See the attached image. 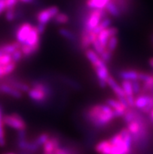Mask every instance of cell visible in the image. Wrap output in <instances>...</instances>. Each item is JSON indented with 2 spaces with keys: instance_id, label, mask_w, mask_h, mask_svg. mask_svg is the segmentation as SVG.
I'll list each match as a JSON object with an SVG mask.
<instances>
[{
  "instance_id": "cell-1",
  "label": "cell",
  "mask_w": 153,
  "mask_h": 154,
  "mask_svg": "<svg viewBox=\"0 0 153 154\" xmlns=\"http://www.w3.org/2000/svg\"><path fill=\"white\" fill-rule=\"evenodd\" d=\"M134 148L133 139L127 128L110 137L100 141L95 149L99 154H131Z\"/></svg>"
},
{
  "instance_id": "cell-2",
  "label": "cell",
  "mask_w": 153,
  "mask_h": 154,
  "mask_svg": "<svg viewBox=\"0 0 153 154\" xmlns=\"http://www.w3.org/2000/svg\"><path fill=\"white\" fill-rule=\"evenodd\" d=\"M84 117L87 123L97 129L106 127L116 118L112 109L106 103L88 106L84 113Z\"/></svg>"
},
{
  "instance_id": "cell-3",
  "label": "cell",
  "mask_w": 153,
  "mask_h": 154,
  "mask_svg": "<svg viewBox=\"0 0 153 154\" xmlns=\"http://www.w3.org/2000/svg\"><path fill=\"white\" fill-rule=\"evenodd\" d=\"M109 17L105 10H91L83 20L82 31H93L104 18Z\"/></svg>"
},
{
  "instance_id": "cell-4",
  "label": "cell",
  "mask_w": 153,
  "mask_h": 154,
  "mask_svg": "<svg viewBox=\"0 0 153 154\" xmlns=\"http://www.w3.org/2000/svg\"><path fill=\"white\" fill-rule=\"evenodd\" d=\"M2 122L4 125L12 129H14L17 131L27 129L26 121L21 116L17 113L4 115L2 117Z\"/></svg>"
},
{
  "instance_id": "cell-5",
  "label": "cell",
  "mask_w": 153,
  "mask_h": 154,
  "mask_svg": "<svg viewBox=\"0 0 153 154\" xmlns=\"http://www.w3.org/2000/svg\"><path fill=\"white\" fill-rule=\"evenodd\" d=\"M59 13H60V10L56 6H52L43 9L36 14L37 23L47 26L52 20H53L55 17Z\"/></svg>"
},
{
  "instance_id": "cell-6",
  "label": "cell",
  "mask_w": 153,
  "mask_h": 154,
  "mask_svg": "<svg viewBox=\"0 0 153 154\" xmlns=\"http://www.w3.org/2000/svg\"><path fill=\"white\" fill-rule=\"evenodd\" d=\"M91 66L94 69V71H95V74H96L99 86L103 88H106L107 86V78L110 75L109 72L107 63H106L101 59L100 60L98 61L96 63H95Z\"/></svg>"
},
{
  "instance_id": "cell-7",
  "label": "cell",
  "mask_w": 153,
  "mask_h": 154,
  "mask_svg": "<svg viewBox=\"0 0 153 154\" xmlns=\"http://www.w3.org/2000/svg\"><path fill=\"white\" fill-rule=\"evenodd\" d=\"M33 26L29 22H24V23L20 24L17 28L15 31L16 41L22 45L25 43L26 39L29 36L31 30L33 28Z\"/></svg>"
},
{
  "instance_id": "cell-8",
  "label": "cell",
  "mask_w": 153,
  "mask_h": 154,
  "mask_svg": "<svg viewBox=\"0 0 153 154\" xmlns=\"http://www.w3.org/2000/svg\"><path fill=\"white\" fill-rule=\"evenodd\" d=\"M27 94L30 100H32L35 103L38 105H45L51 99L44 91L33 87H31Z\"/></svg>"
},
{
  "instance_id": "cell-9",
  "label": "cell",
  "mask_w": 153,
  "mask_h": 154,
  "mask_svg": "<svg viewBox=\"0 0 153 154\" xmlns=\"http://www.w3.org/2000/svg\"><path fill=\"white\" fill-rule=\"evenodd\" d=\"M106 104L108 105L112 109L116 118L123 117L124 113H126V111L128 109L127 106H124L117 99H112V98L107 99L106 101Z\"/></svg>"
},
{
  "instance_id": "cell-10",
  "label": "cell",
  "mask_w": 153,
  "mask_h": 154,
  "mask_svg": "<svg viewBox=\"0 0 153 154\" xmlns=\"http://www.w3.org/2000/svg\"><path fill=\"white\" fill-rule=\"evenodd\" d=\"M119 30L117 27H109L106 29L102 31L100 33L98 34L97 39L99 41V44L101 45L103 49H106V45L108 43L109 39L112 36L115 35H118Z\"/></svg>"
},
{
  "instance_id": "cell-11",
  "label": "cell",
  "mask_w": 153,
  "mask_h": 154,
  "mask_svg": "<svg viewBox=\"0 0 153 154\" xmlns=\"http://www.w3.org/2000/svg\"><path fill=\"white\" fill-rule=\"evenodd\" d=\"M62 144V140L57 135H50L49 139L42 146L41 154H54L56 149Z\"/></svg>"
},
{
  "instance_id": "cell-12",
  "label": "cell",
  "mask_w": 153,
  "mask_h": 154,
  "mask_svg": "<svg viewBox=\"0 0 153 154\" xmlns=\"http://www.w3.org/2000/svg\"><path fill=\"white\" fill-rule=\"evenodd\" d=\"M0 82L6 83V84L10 85L12 87H14V88L17 89L18 91L21 92L22 93H27V92L29 91L31 88V85L27 84L26 82H23L22 81H20L17 78H5L3 79H1Z\"/></svg>"
},
{
  "instance_id": "cell-13",
  "label": "cell",
  "mask_w": 153,
  "mask_h": 154,
  "mask_svg": "<svg viewBox=\"0 0 153 154\" xmlns=\"http://www.w3.org/2000/svg\"><path fill=\"white\" fill-rule=\"evenodd\" d=\"M106 84L111 88L112 92H114L116 96V99H119V100L126 99V96H125V94H124L122 87L113 77H112L111 75L109 76V78H107Z\"/></svg>"
},
{
  "instance_id": "cell-14",
  "label": "cell",
  "mask_w": 153,
  "mask_h": 154,
  "mask_svg": "<svg viewBox=\"0 0 153 154\" xmlns=\"http://www.w3.org/2000/svg\"><path fill=\"white\" fill-rule=\"evenodd\" d=\"M0 92L1 94H5L6 96H9L12 98L20 100L23 97V93L18 91L17 89L14 88L10 85L0 82Z\"/></svg>"
},
{
  "instance_id": "cell-15",
  "label": "cell",
  "mask_w": 153,
  "mask_h": 154,
  "mask_svg": "<svg viewBox=\"0 0 153 154\" xmlns=\"http://www.w3.org/2000/svg\"><path fill=\"white\" fill-rule=\"evenodd\" d=\"M151 102L150 94H139L134 98V108L136 109L141 110L145 109Z\"/></svg>"
},
{
  "instance_id": "cell-16",
  "label": "cell",
  "mask_w": 153,
  "mask_h": 154,
  "mask_svg": "<svg viewBox=\"0 0 153 154\" xmlns=\"http://www.w3.org/2000/svg\"><path fill=\"white\" fill-rule=\"evenodd\" d=\"M54 154H81L79 149L70 144H62L56 149Z\"/></svg>"
},
{
  "instance_id": "cell-17",
  "label": "cell",
  "mask_w": 153,
  "mask_h": 154,
  "mask_svg": "<svg viewBox=\"0 0 153 154\" xmlns=\"http://www.w3.org/2000/svg\"><path fill=\"white\" fill-rule=\"evenodd\" d=\"M118 75L121 80H127L130 82L138 81L139 71L135 70H122L119 72Z\"/></svg>"
},
{
  "instance_id": "cell-18",
  "label": "cell",
  "mask_w": 153,
  "mask_h": 154,
  "mask_svg": "<svg viewBox=\"0 0 153 154\" xmlns=\"http://www.w3.org/2000/svg\"><path fill=\"white\" fill-rule=\"evenodd\" d=\"M111 0H86V5L90 10H105Z\"/></svg>"
},
{
  "instance_id": "cell-19",
  "label": "cell",
  "mask_w": 153,
  "mask_h": 154,
  "mask_svg": "<svg viewBox=\"0 0 153 154\" xmlns=\"http://www.w3.org/2000/svg\"><path fill=\"white\" fill-rule=\"evenodd\" d=\"M105 10L109 16H111L115 18H119L122 14L113 0H111L110 2L107 4V6L105 8Z\"/></svg>"
},
{
  "instance_id": "cell-20",
  "label": "cell",
  "mask_w": 153,
  "mask_h": 154,
  "mask_svg": "<svg viewBox=\"0 0 153 154\" xmlns=\"http://www.w3.org/2000/svg\"><path fill=\"white\" fill-rule=\"evenodd\" d=\"M84 54H85L86 58H87V60L89 61L91 66L101 60V57H99L98 53L93 49H90V48L87 49L86 50H84Z\"/></svg>"
},
{
  "instance_id": "cell-21",
  "label": "cell",
  "mask_w": 153,
  "mask_h": 154,
  "mask_svg": "<svg viewBox=\"0 0 153 154\" xmlns=\"http://www.w3.org/2000/svg\"><path fill=\"white\" fill-rule=\"evenodd\" d=\"M59 34H60L63 38H64L65 39H66L67 41L70 42H76L77 41V38H76V35H74V33L73 31H70L67 28H64V27H60L59 29Z\"/></svg>"
},
{
  "instance_id": "cell-22",
  "label": "cell",
  "mask_w": 153,
  "mask_h": 154,
  "mask_svg": "<svg viewBox=\"0 0 153 154\" xmlns=\"http://www.w3.org/2000/svg\"><path fill=\"white\" fill-rule=\"evenodd\" d=\"M112 23V19L109 17H107L104 18V19H103V20L99 23V25L95 27V29H94L92 31H93L94 33L96 34V35H98V34L100 33L102 31L106 29V28H108V27H111Z\"/></svg>"
},
{
  "instance_id": "cell-23",
  "label": "cell",
  "mask_w": 153,
  "mask_h": 154,
  "mask_svg": "<svg viewBox=\"0 0 153 154\" xmlns=\"http://www.w3.org/2000/svg\"><path fill=\"white\" fill-rule=\"evenodd\" d=\"M60 81L62 82H63L66 85L70 86V88H74V89L75 90H79L81 88V86L80 83H78V82H76L74 79L69 78V77L64 76L63 75V76H60Z\"/></svg>"
},
{
  "instance_id": "cell-24",
  "label": "cell",
  "mask_w": 153,
  "mask_h": 154,
  "mask_svg": "<svg viewBox=\"0 0 153 154\" xmlns=\"http://www.w3.org/2000/svg\"><path fill=\"white\" fill-rule=\"evenodd\" d=\"M118 44H119L118 35L112 36V37H111L109 39L106 49L108 52H109L110 53L113 54L115 51H116L117 46H118Z\"/></svg>"
},
{
  "instance_id": "cell-25",
  "label": "cell",
  "mask_w": 153,
  "mask_h": 154,
  "mask_svg": "<svg viewBox=\"0 0 153 154\" xmlns=\"http://www.w3.org/2000/svg\"><path fill=\"white\" fill-rule=\"evenodd\" d=\"M70 20V17L67 14L64 13H59L53 19V22L56 24H66Z\"/></svg>"
},
{
  "instance_id": "cell-26",
  "label": "cell",
  "mask_w": 153,
  "mask_h": 154,
  "mask_svg": "<svg viewBox=\"0 0 153 154\" xmlns=\"http://www.w3.org/2000/svg\"><path fill=\"white\" fill-rule=\"evenodd\" d=\"M50 134L48 132H43L41 133L36 138V139H34L35 141V143L40 148L42 147V146L46 143V141L49 139V137H50Z\"/></svg>"
},
{
  "instance_id": "cell-27",
  "label": "cell",
  "mask_w": 153,
  "mask_h": 154,
  "mask_svg": "<svg viewBox=\"0 0 153 154\" xmlns=\"http://www.w3.org/2000/svg\"><path fill=\"white\" fill-rule=\"evenodd\" d=\"M4 14H5V18H6L7 21L12 22L14 21V20L17 19V11H16V9L7 10Z\"/></svg>"
},
{
  "instance_id": "cell-28",
  "label": "cell",
  "mask_w": 153,
  "mask_h": 154,
  "mask_svg": "<svg viewBox=\"0 0 153 154\" xmlns=\"http://www.w3.org/2000/svg\"><path fill=\"white\" fill-rule=\"evenodd\" d=\"M11 57H12V60H13V62L15 63L16 64L19 63L23 60V55H22L20 49L16 50L15 52L11 55Z\"/></svg>"
},
{
  "instance_id": "cell-29",
  "label": "cell",
  "mask_w": 153,
  "mask_h": 154,
  "mask_svg": "<svg viewBox=\"0 0 153 154\" xmlns=\"http://www.w3.org/2000/svg\"><path fill=\"white\" fill-rule=\"evenodd\" d=\"M12 62H13V60H12L11 55H9V54L0 55V65H1V66L7 65Z\"/></svg>"
},
{
  "instance_id": "cell-30",
  "label": "cell",
  "mask_w": 153,
  "mask_h": 154,
  "mask_svg": "<svg viewBox=\"0 0 153 154\" xmlns=\"http://www.w3.org/2000/svg\"><path fill=\"white\" fill-rule=\"evenodd\" d=\"M132 83V88H133V92H134V96H138L141 92L142 89V84L139 81H133Z\"/></svg>"
},
{
  "instance_id": "cell-31",
  "label": "cell",
  "mask_w": 153,
  "mask_h": 154,
  "mask_svg": "<svg viewBox=\"0 0 153 154\" xmlns=\"http://www.w3.org/2000/svg\"><path fill=\"white\" fill-rule=\"evenodd\" d=\"M19 2V0H5L6 10H10V9H16Z\"/></svg>"
},
{
  "instance_id": "cell-32",
  "label": "cell",
  "mask_w": 153,
  "mask_h": 154,
  "mask_svg": "<svg viewBox=\"0 0 153 154\" xmlns=\"http://www.w3.org/2000/svg\"><path fill=\"white\" fill-rule=\"evenodd\" d=\"M6 11V6L5 0H0V15Z\"/></svg>"
},
{
  "instance_id": "cell-33",
  "label": "cell",
  "mask_w": 153,
  "mask_h": 154,
  "mask_svg": "<svg viewBox=\"0 0 153 154\" xmlns=\"http://www.w3.org/2000/svg\"><path fill=\"white\" fill-rule=\"evenodd\" d=\"M2 117H3V109H2V105L0 104V126H4L2 122Z\"/></svg>"
},
{
  "instance_id": "cell-34",
  "label": "cell",
  "mask_w": 153,
  "mask_h": 154,
  "mask_svg": "<svg viewBox=\"0 0 153 154\" xmlns=\"http://www.w3.org/2000/svg\"><path fill=\"white\" fill-rule=\"evenodd\" d=\"M19 2L24 4H33L35 3V0H19Z\"/></svg>"
},
{
  "instance_id": "cell-35",
  "label": "cell",
  "mask_w": 153,
  "mask_h": 154,
  "mask_svg": "<svg viewBox=\"0 0 153 154\" xmlns=\"http://www.w3.org/2000/svg\"><path fill=\"white\" fill-rule=\"evenodd\" d=\"M148 64H149L150 67L153 69V57L149 59V60H148Z\"/></svg>"
},
{
  "instance_id": "cell-36",
  "label": "cell",
  "mask_w": 153,
  "mask_h": 154,
  "mask_svg": "<svg viewBox=\"0 0 153 154\" xmlns=\"http://www.w3.org/2000/svg\"><path fill=\"white\" fill-rule=\"evenodd\" d=\"M148 114H149V116H150V118H151V121H153V109H151V112H150V113H148Z\"/></svg>"
},
{
  "instance_id": "cell-37",
  "label": "cell",
  "mask_w": 153,
  "mask_h": 154,
  "mask_svg": "<svg viewBox=\"0 0 153 154\" xmlns=\"http://www.w3.org/2000/svg\"><path fill=\"white\" fill-rule=\"evenodd\" d=\"M3 154H16V153H14V152H6V153H3Z\"/></svg>"
},
{
  "instance_id": "cell-38",
  "label": "cell",
  "mask_w": 153,
  "mask_h": 154,
  "mask_svg": "<svg viewBox=\"0 0 153 154\" xmlns=\"http://www.w3.org/2000/svg\"><path fill=\"white\" fill-rule=\"evenodd\" d=\"M0 94H1V92H0Z\"/></svg>"
},
{
  "instance_id": "cell-39",
  "label": "cell",
  "mask_w": 153,
  "mask_h": 154,
  "mask_svg": "<svg viewBox=\"0 0 153 154\" xmlns=\"http://www.w3.org/2000/svg\"><path fill=\"white\" fill-rule=\"evenodd\" d=\"M0 66H1V65H0Z\"/></svg>"
}]
</instances>
